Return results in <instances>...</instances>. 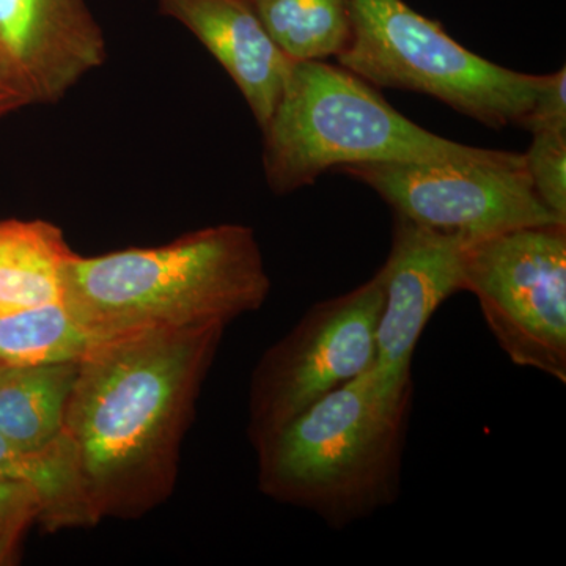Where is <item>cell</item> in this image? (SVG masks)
I'll return each instance as SVG.
<instances>
[{
	"label": "cell",
	"mask_w": 566,
	"mask_h": 566,
	"mask_svg": "<svg viewBox=\"0 0 566 566\" xmlns=\"http://www.w3.org/2000/svg\"><path fill=\"white\" fill-rule=\"evenodd\" d=\"M223 326L104 338L80 360L63 439L96 521L155 505Z\"/></svg>",
	"instance_id": "obj_1"
},
{
	"label": "cell",
	"mask_w": 566,
	"mask_h": 566,
	"mask_svg": "<svg viewBox=\"0 0 566 566\" xmlns=\"http://www.w3.org/2000/svg\"><path fill=\"white\" fill-rule=\"evenodd\" d=\"M270 290L253 230L222 223L158 248L73 253L62 303L104 340L147 329L226 326L259 311Z\"/></svg>",
	"instance_id": "obj_2"
},
{
	"label": "cell",
	"mask_w": 566,
	"mask_h": 566,
	"mask_svg": "<svg viewBox=\"0 0 566 566\" xmlns=\"http://www.w3.org/2000/svg\"><path fill=\"white\" fill-rule=\"evenodd\" d=\"M415 386L390 389L374 367L314 401L256 444L260 488L331 528L398 501Z\"/></svg>",
	"instance_id": "obj_3"
},
{
	"label": "cell",
	"mask_w": 566,
	"mask_h": 566,
	"mask_svg": "<svg viewBox=\"0 0 566 566\" xmlns=\"http://www.w3.org/2000/svg\"><path fill=\"white\" fill-rule=\"evenodd\" d=\"M262 134L264 177L277 196L349 164L524 163V153L472 147L428 132L394 109L375 85L326 61L294 63Z\"/></svg>",
	"instance_id": "obj_4"
},
{
	"label": "cell",
	"mask_w": 566,
	"mask_h": 566,
	"mask_svg": "<svg viewBox=\"0 0 566 566\" xmlns=\"http://www.w3.org/2000/svg\"><path fill=\"white\" fill-rule=\"evenodd\" d=\"M353 36L338 65L376 88L422 93L493 129L520 126L543 74L490 62L405 0H352Z\"/></svg>",
	"instance_id": "obj_5"
},
{
	"label": "cell",
	"mask_w": 566,
	"mask_h": 566,
	"mask_svg": "<svg viewBox=\"0 0 566 566\" xmlns=\"http://www.w3.org/2000/svg\"><path fill=\"white\" fill-rule=\"evenodd\" d=\"M461 292L513 364L566 385V223L469 241Z\"/></svg>",
	"instance_id": "obj_6"
},
{
	"label": "cell",
	"mask_w": 566,
	"mask_h": 566,
	"mask_svg": "<svg viewBox=\"0 0 566 566\" xmlns=\"http://www.w3.org/2000/svg\"><path fill=\"white\" fill-rule=\"evenodd\" d=\"M382 311V279L312 305L292 333L264 354L252 379L253 444L324 395L370 370Z\"/></svg>",
	"instance_id": "obj_7"
},
{
	"label": "cell",
	"mask_w": 566,
	"mask_h": 566,
	"mask_svg": "<svg viewBox=\"0 0 566 566\" xmlns=\"http://www.w3.org/2000/svg\"><path fill=\"white\" fill-rule=\"evenodd\" d=\"M374 189L397 218L479 240L558 221L523 164L360 163L335 169Z\"/></svg>",
	"instance_id": "obj_8"
},
{
	"label": "cell",
	"mask_w": 566,
	"mask_h": 566,
	"mask_svg": "<svg viewBox=\"0 0 566 566\" xmlns=\"http://www.w3.org/2000/svg\"><path fill=\"white\" fill-rule=\"evenodd\" d=\"M472 238L438 232L395 216L392 248L379 274L382 311L376 333L375 375L401 389L412 382V359L438 308L461 292L463 252Z\"/></svg>",
	"instance_id": "obj_9"
},
{
	"label": "cell",
	"mask_w": 566,
	"mask_h": 566,
	"mask_svg": "<svg viewBox=\"0 0 566 566\" xmlns=\"http://www.w3.org/2000/svg\"><path fill=\"white\" fill-rule=\"evenodd\" d=\"M107 59L84 0H0V61L32 104L61 102Z\"/></svg>",
	"instance_id": "obj_10"
},
{
	"label": "cell",
	"mask_w": 566,
	"mask_h": 566,
	"mask_svg": "<svg viewBox=\"0 0 566 566\" xmlns=\"http://www.w3.org/2000/svg\"><path fill=\"white\" fill-rule=\"evenodd\" d=\"M210 51L244 96L260 132L281 102L294 61L264 29L252 0H158Z\"/></svg>",
	"instance_id": "obj_11"
},
{
	"label": "cell",
	"mask_w": 566,
	"mask_h": 566,
	"mask_svg": "<svg viewBox=\"0 0 566 566\" xmlns=\"http://www.w3.org/2000/svg\"><path fill=\"white\" fill-rule=\"evenodd\" d=\"M80 360L7 367L0 374V434L28 452L61 444Z\"/></svg>",
	"instance_id": "obj_12"
},
{
	"label": "cell",
	"mask_w": 566,
	"mask_h": 566,
	"mask_svg": "<svg viewBox=\"0 0 566 566\" xmlns=\"http://www.w3.org/2000/svg\"><path fill=\"white\" fill-rule=\"evenodd\" d=\"M73 251L46 221H0V314L62 303L63 274Z\"/></svg>",
	"instance_id": "obj_13"
},
{
	"label": "cell",
	"mask_w": 566,
	"mask_h": 566,
	"mask_svg": "<svg viewBox=\"0 0 566 566\" xmlns=\"http://www.w3.org/2000/svg\"><path fill=\"white\" fill-rule=\"evenodd\" d=\"M252 6L294 62L338 59L352 41V0H252Z\"/></svg>",
	"instance_id": "obj_14"
},
{
	"label": "cell",
	"mask_w": 566,
	"mask_h": 566,
	"mask_svg": "<svg viewBox=\"0 0 566 566\" xmlns=\"http://www.w3.org/2000/svg\"><path fill=\"white\" fill-rule=\"evenodd\" d=\"M0 479L31 488L40 499V520L52 528L96 523L65 439L52 449L28 452L0 434Z\"/></svg>",
	"instance_id": "obj_15"
},
{
	"label": "cell",
	"mask_w": 566,
	"mask_h": 566,
	"mask_svg": "<svg viewBox=\"0 0 566 566\" xmlns=\"http://www.w3.org/2000/svg\"><path fill=\"white\" fill-rule=\"evenodd\" d=\"M96 342L63 303L0 314V364L6 367L73 363Z\"/></svg>",
	"instance_id": "obj_16"
},
{
	"label": "cell",
	"mask_w": 566,
	"mask_h": 566,
	"mask_svg": "<svg viewBox=\"0 0 566 566\" xmlns=\"http://www.w3.org/2000/svg\"><path fill=\"white\" fill-rule=\"evenodd\" d=\"M524 166L536 196L558 221L566 222V134H532Z\"/></svg>",
	"instance_id": "obj_17"
},
{
	"label": "cell",
	"mask_w": 566,
	"mask_h": 566,
	"mask_svg": "<svg viewBox=\"0 0 566 566\" xmlns=\"http://www.w3.org/2000/svg\"><path fill=\"white\" fill-rule=\"evenodd\" d=\"M521 128L531 134H566V69L543 74L542 84Z\"/></svg>",
	"instance_id": "obj_18"
},
{
	"label": "cell",
	"mask_w": 566,
	"mask_h": 566,
	"mask_svg": "<svg viewBox=\"0 0 566 566\" xmlns=\"http://www.w3.org/2000/svg\"><path fill=\"white\" fill-rule=\"evenodd\" d=\"M40 513L39 495L31 488L0 479V542L17 545L22 528Z\"/></svg>",
	"instance_id": "obj_19"
},
{
	"label": "cell",
	"mask_w": 566,
	"mask_h": 566,
	"mask_svg": "<svg viewBox=\"0 0 566 566\" xmlns=\"http://www.w3.org/2000/svg\"><path fill=\"white\" fill-rule=\"evenodd\" d=\"M31 96L0 61V118L6 117L10 112L21 109V107L31 106Z\"/></svg>",
	"instance_id": "obj_20"
},
{
	"label": "cell",
	"mask_w": 566,
	"mask_h": 566,
	"mask_svg": "<svg viewBox=\"0 0 566 566\" xmlns=\"http://www.w3.org/2000/svg\"><path fill=\"white\" fill-rule=\"evenodd\" d=\"M6 365L0 364V374H2L3 370H6Z\"/></svg>",
	"instance_id": "obj_21"
}]
</instances>
